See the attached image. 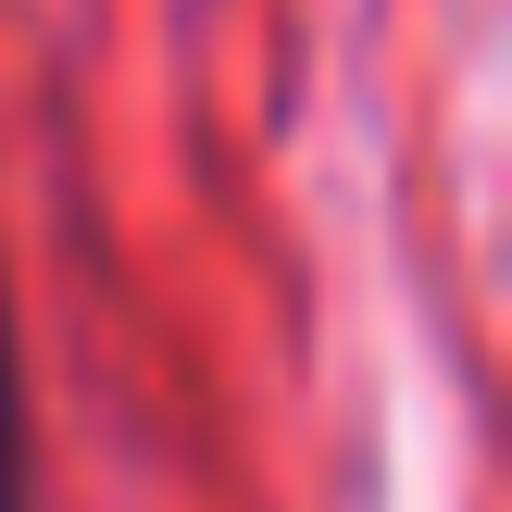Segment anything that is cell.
<instances>
[{
  "label": "cell",
  "instance_id": "obj_1",
  "mask_svg": "<svg viewBox=\"0 0 512 512\" xmlns=\"http://www.w3.org/2000/svg\"><path fill=\"white\" fill-rule=\"evenodd\" d=\"M0 512H38V400H25V325H13V263H0Z\"/></svg>",
  "mask_w": 512,
  "mask_h": 512
}]
</instances>
